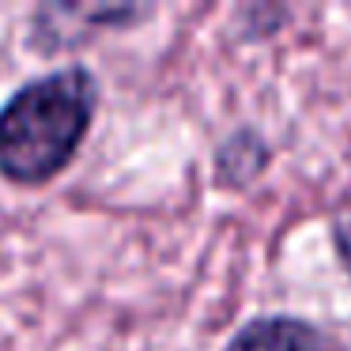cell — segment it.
Segmentation results:
<instances>
[{
    "instance_id": "6da1fadb",
    "label": "cell",
    "mask_w": 351,
    "mask_h": 351,
    "mask_svg": "<svg viewBox=\"0 0 351 351\" xmlns=\"http://www.w3.org/2000/svg\"><path fill=\"white\" fill-rule=\"evenodd\" d=\"M99 110V80L87 64H61L27 80L0 106V178L19 189L57 182L80 155Z\"/></svg>"
},
{
    "instance_id": "7a4b0ae2",
    "label": "cell",
    "mask_w": 351,
    "mask_h": 351,
    "mask_svg": "<svg viewBox=\"0 0 351 351\" xmlns=\"http://www.w3.org/2000/svg\"><path fill=\"white\" fill-rule=\"evenodd\" d=\"M152 4H87V0H53L31 12L27 46L38 53H72L87 46L99 31H129L152 19Z\"/></svg>"
},
{
    "instance_id": "3957f363",
    "label": "cell",
    "mask_w": 351,
    "mask_h": 351,
    "mask_svg": "<svg viewBox=\"0 0 351 351\" xmlns=\"http://www.w3.org/2000/svg\"><path fill=\"white\" fill-rule=\"evenodd\" d=\"M223 351H332V340L295 313H257L223 343Z\"/></svg>"
},
{
    "instance_id": "277c9868",
    "label": "cell",
    "mask_w": 351,
    "mask_h": 351,
    "mask_svg": "<svg viewBox=\"0 0 351 351\" xmlns=\"http://www.w3.org/2000/svg\"><path fill=\"white\" fill-rule=\"evenodd\" d=\"M276 152L265 140V132L253 125H238L227 140H219L212 155V178L219 189H250L268 174Z\"/></svg>"
},
{
    "instance_id": "5b68a950",
    "label": "cell",
    "mask_w": 351,
    "mask_h": 351,
    "mask_svg": "<svg viewBox=\"0 0 351 351\" xmlns=\"http://www.w3.org/2000/svg\"><path fill=\"white\" fill-rule=\"evenodd\" d=\"M283 23H287V8H276V4L238 8V16H234V31L242 42H265L276 31H283Z\"/></svg>"
},
{
    "instance_id": "8992f818",
    "label": "cell",
    "mask_w": 351,
    "mask_h": 351,
    "mask_svg": "<svg viewBox=\"0 0 351 351\" xmlns=\"http://www.w3.org/2000/svg\"><path fill=\"white\" fill-rule=\"evenodd\" d=\"M332 245H336V257L351 272V223H332Z\"/></svg>"
}]
</instances>
